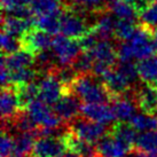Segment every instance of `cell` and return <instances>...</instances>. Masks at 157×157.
<instances>
[{
    "instance_id": "1",
    "label": "cell",
    "mask_w": 157,
    "mask_h": 157,
    "mask_svg": "<svg viewBox=\"0 0 157 157\" xmlns=\"http://www.w3.org/2000/svg\"><path fill=\"white\" fill-rule=\"evenodd\" d=\"M68 92L74 93L84 103L107 105V102L113 100L103 83L92 75H79Z\"/></svg>"
},
{
    "instance_id": "2",
    "label": "cell",
    "mask_w": 157,
    "mask_h": 157,
    "mask_svg": "<svg viewBox=\"0 0 157 157\" xmlns=\"http://www.w3.org/2000/svg\"><path fill=\"white\" fill-rule=\"evenodd\" d=\"M88 53L92 55L94 60L93 72L95 77H102L107 74L111 67L115 64L117 60V49L113 47L110 40H101L99 41L94 48H92Z\"/></svg>"
},
{
    "instance_id": "3",
    "label": "cell",
    "mask_w": 157,
    "mask_h": 157,
    "mask_svg": "<svg viewBox=\"0 0 157 157\" xmlns=\"http://www.w3.org/2000/svg\"><path fill=\"white\" fill-rule=\"evenodd\" d=\"M51 49L59 67H70L80 55L82 47L77 40L63 35H57L53 38Z\"/></svg>"
},
{
    "instance_id": "4",
    "label": "cell",
    "mask_w": 157,
    "mask_h": 157,
    "mask_svg": "<svg viewBox=\"0 0 157 157\" xmlns=\"http://www.w3.org/2000/svg\"><path fill=\"white\" fill-rule=\"evenodd\" d=\"M68 128L76 136H78L79 139L88 141L91 144L99 142L103 136L107 135L108 132H110L107 125L92 122V121L86 119L82 116L75 118L72 122H70L68 124Z\"/></svg>"
},
{
    "instance_id": "5",
    "label": "cell",
    "mask_w": 157,
    "mask_h": 157,
    "mask_svg": "<svg viewBox=\"0 0 157 157\" xmlns=\"http://www.w3.org/2000/svg\"><path fill=\"white\" fill-rule=\"evenodd\" d=\"M28 113L37 124V126L44 127V128H60L64 126V123L56 113L52 111L49 105L45 102L37 99L26 108Z\"/></svg>"
},
{
    "instance_id": "6",
    "label": "cell",
    "mask_w": 157,
    "mask_h": 157,
    "mask_svg": "<svg viewBox=\"0 0 157 157\" xmlns=\"http://www.w3.org/2000/svg\"><path fill=\"white\" fill-rule=\"evenodd\" d=\"M127 43L131 47L134 59H138L139 61L150 57L156 51L153 43L151 29L146 25L136 28L135 33Z\"/></svg>"
},
{
    "instance_id": "7",
    "label": "cell",
    "mask_w": 157,
    "mask_h": 157,
    "mask_svg": "<svg viewBox=\"0 0 157 157\" xmlns=\"http://www.w3.org/2000/svg\"><path fill=\"white\" fill-rule=\"evenodd\" d=\"M92 28L88 26L86 18L83 17L80 13H76L72 10L64 12L61 16V32L71 39H80L87 33Z\"/></svg>"
},
{
    "instance_id": "8",
    "label": "cell",
    "mask_w": 157,
    "mask_h": 157,
    "mask_svg": "<svg viewBox=\"0 0 157 157\" xmlns=\"http://www.w3.org/2000/svg\"><path fill=\"white\" fill-rule=\"evenodd\" d=\"M39 99L48 105H54L57 101L64 95L66 87L62 85L54 72L46 74L38 82Z\"/></svg>"
},
{
    "instance_id": "9",
    "label": "cell",
    "mask_w": 157,
    "mask_h": 157,
    "mask_svg": "<svg viewBox=\"0 0 157 157\" xmlns=\"http://www.w3.org/2000/svg\"><path fill=\"white\" fill-rule=\"evenodd\" d=\"M136 102H135V91L128 92L123 96L113 98L111 100V108L113 115L119 123L131 122L136 113Z\"/></svg>"
},
{
    "instance_id": "10",
    "label": "cell",
    "mask_w": 157,
    "mask_h": 157,
    "mask_svg": "<svg viewBox=\"0 0 157 157\" xmlns=\"http://www.w3.org/2000/svg\"><path fill=\"white\" fill-rule=\"evenodd\" d=\"M79 99L71 92H66L64 95L53 105V111L61 118L63 123L72 122L75 118L79 117L82 105Z\"/></svg>"
},
{
    "instance_id": "11",
    "label": "cell",
    "mask_w": 157,
    "mask_h": 157,
    "mask_svg": "<svg viewBox=\"0 0 157 157\" xmlns=\"http://www.w3.org/2000/svg\"><path fill=\"white\" fill-rule=\"evenodd\" d=\"M22 48L31 52L32 54H38L40 52L49 51L52 48L53 38L39 29H32L21 38Z\"/></svg>"
},
{
    "instance_id": "12",
    "label": "cell",
    "mask_w": 157,
    "mask_h": 157,
    "mask_svg": "<svg viewBox=\"0 0 157 157\" xmlns=\"http://www.w3.org/2000/svg\"><path fill=\"white\" fill-rule=\"evenodd\" d=\"M80 116L92 122H96L108 125L113 123L116 117L113 115V108L108 105H99V103H84L80 108Z\"/></svg>"
},
{
    "instance_id": "13",
    "label": "cell",
    "mask_w": 157,
    "mask_h": 157,
    "mask_svg": "<svg viewBox=\"0 0 157 157\" xmlns=\"http://www.w3.org/2000/svg\"><path fill=\"white\" fill-rule=\"evenodd\" d=\"M63 139L57 138H39L37 139L33 148L36 157H60L67 150Z\"/></svg>"
},
{
    "instance_id": "14",
    "label": "cell",
    "mask_w": 157,
    "mask_h": 157,
    "mask_svg": "<svg viewBox=\"0 0 157 157\" xmlns=\"http://www.w3.org/2000/svg\"><path fill=\"white\" fill-rule=\"evenodd\" d=\"M101 78H102V83L110 93L111 98L125 95L132 90V86L116 68L110 69Z\"/></svg>"
},
{
    "instance_id": "15",
    "label": "cell",
    "mask_w": 157,
    "mask_h": 157,
    "mask_svg": "<svg viewBox=\"0 0 157 157\" xmlns=\"http://www.w3.org/2000/svg\"><path fill=\"white\" fill-rule=\"evenodd\" d=\"M135 102L144 113L154 115L157 110V86L144 84L135 91Z\"/></svg>"
},
{
    "instance_id": "16",
    "label": "cell",
    "mask_w": 157,
    "mask_h": 157,
    "mask_svg": "<svg viewBox=\"0 0 157 157\" xmlns=\"http://www.w3.org/2000/svg\"><path fill=\"white\" fill-rule=\"evenodd\" d=\"M1 118L2 121H10L17 115L22 108L20 105L17 92L14 86L2 88L1 92Z\"/></svg>"
},
{
    "instance_id": "17",
    "label": "cell",
    "mask_w": 157,
    "mask_h": 157,
    "mask_svg": "<svg viewBox=\"0 0 157 157\" xmlns=\"http://www.w3.org/2000/svg\"><path fill=\"white\" fill-rule=\"evenodd\" d=\"M35 63V54L26 51L24 48L10 55H4L1 57V66H5L9 71L32 68Z\"/></svg>"
},
{
    "instance_id": "18",
    "label": "cell",
    "mask_w": 157,
    "mask_h": 157,
    "mask_svg": "<svg viewBox=\"0 0 157 157\" xmlns=\"http://www.w3.org/2000/svg\"><path fill=\"white\" fill-rule=\"evenodd\" d=\"M35 25L33 18H20L12 15H5L2 17V31L14 37H21L32 30Z\"/></svg>"
},
{
    "instance_id": "19",
    "label": "cell",
    "mask_w": 157,
    "mask_h": 157,
    "mask_svg": "<svg viewBox=\"0 0 157 157\" xmlns=\"http://www.w3.org/2000/svg\"><path fill=\"white\" fill-rule=\"evenodd\" d=\"M116 23L117 20H115L113 14L103 10L98 14V18L94 25L92 26V30L95 32V35L100 40H110V38L115 37Z\"/></svg>"
},
{
    "instance_id": "20",
    "label": "cell",
    "mask_w": 157,
    "mask_h": 157,
    "mask_svg": "<svg viewBox=\"0 0 157 157\" xmlns=\"http://www.w3.org/2000/svg\"><path fill=\"white\" fill-rule=\"evenodd\" d=\"M37 141L35 132H18L14 135V149L10 157H29L33 155Z\"/></svg>"
},
{
    "instance_id": "21",
    "label": "cell",
    "mask_w": 157,
    "mask_h": 157,
    "mask_svg": "<svg viewBox=\"0 0 157 157\" xmlns=\"http://www.w3.org/2000/svg\"><path fill=\"white\" fill-rule=\"evenodd\" d=\"M110 134L117 141H119L128 151L135 148L138 135H136V131L132 127L131 124L117 123L110 127Z\"/></svg>"
},
{
    "instance_id": "22",
    "label": "cell",
    "mask_w": 157,
    "mask_h": 157,
    "mask_svg": "<svg viewBox=\"0 0 157 157\" xmlns=\"http://www.w3.org/2000/svg\"><path fill=\"white\" fill-rule=\"evenodd\" d=\"M98 153L101 157H125L130 153L113 135H105L96 144Z\"/></svg>"
},
{
    "instance_id": "23",
    "label": "cell",
    "mask_w": 157,
    "mask_h": 157,
    "mask_svg": "<svg viewBox=\"0 0 157 157\" xmlns=\"http://www.w3.org/2000/svg\"><path fill=\"white\" fill-rule=\"evenodd\" d=\"M32 0H1V7L6 15L20 18H33L31 10Z\"/></svg>"
},
{
    "instance_id": "24",
    "label": "cell",
    "mask_w": 157,
    "mask_h": 157,
    "mask_svg": "<svg viewBox=\"0 0 157 157\" xmlns=\"http://www.w3.org/2000/svg\"><path fill=\"white\" fill-rule=\"evenodd\" d=\"M138 72L140 79L144 84L157 86V55L154 54L150 57L139 61Z\"/></svg>"
},
{
    "instance_id": "25",
    "label": "cell",
    "mask_w": 157,
    "mask_h": 157,
    "mask_svg": "<svg viewBox=\"0 0 157 157\" xmlns=\"http://www.w3.org/2000/svg\"><path fill=\"white\" fill-rule=\"evenodd\" d=\"M62 13L52 14V15H41L36 16L35 26L36 29L44 31L51 36H57L61 31V16Z\"/></svg>"
},
{
    "instance_id": "26",
    "label": "cell",
    "mask_w": 157,
    "mask_h": 157,
    "mask_svg": "<svg viewBox=\"0 0 157 157\" xmlns=\"http://www.w3.org/2000/svg\"><path fill=\"white\" fill-rule=\"evenodd\" d=\"M109 12L117 20L130 21V22H134L139 14V10L136 9V7L128 1H117V2L110 4Z\"/></svg>"
},
{
    "instance_id": "27",
    "label": "cell",
    "mask_w": 157,
    "mask_h": 157,
    "mask_svg": "<svg viewBox=\"0 0 157 157\" xmlns=\"http://www.w3.org/2000/svg\"><path fill=\"white\" fill-rule=\"evenodd\" d=\"M31 10L35 16L62 13L61 0H32Z\"/></svg>"
},
{
    "instance_id": "28",
    "label": "cell",
    "mask_w": 157,
    "mask_h": 157,
    "mask_svg": "<svg viewBox=\"0 0 157 157\" xmlns=\"http://www.w3.org/2000/svg\"><path fill=\"white\" fill-rule=\"evenodd\" d=\"M17 92L18 100H20V105L22 109H26L28 105H31L33 101L39 99V88H38V84L30 83L23 85V86H18L15 87Z\"/></svg>"
},
{
    "instance_id": "29",
    "label": "cell",
    "mask_w": 157,
    "mask_h": 157,
    "mask_svg": "<svg viewBox=\"0 0 157 157\" xmlns=\"http://www.w3.org/2000/svg\"><path fill=\"white\" fill-rule=\"evenodd\" d=\"M135 131L141 133L148 131H157V117L149 113H136L130 122Z\"/></svg>"
},
{
    "instance_id": "30",
    "label": "cell",
    "mask_w": 157,
    "mask_h": 157,
    "mask_svg": "<svg viewBox=\"0 0 157 157\" xmlns=\"http://www.w3.org/2000/svg\"><path fill=\"white\" fill-rule=\"evenodd\" d=\"M135 149L146 154H157V131L140 133L136 139Z\"/></svg>"
},
{
    "instance_id": "31",
    "label": "cell",
    "mask_w": 157,
    "mask_h": 157,
    "mask_svg": "<svg viewBox=\"0 0 157 157\" xmlns=\"http://www.w3.org/2000/svg\"><path fill=\"white\" fill-rule=\"evenodd\" d=\"M72 8L80 12H92L99 14L105 10V0H69Z\"/></svg>"
},
{
    "instance_id": "32",
    "label": "cell",
    "mask_w": 157,
    "mask_h": 157,
    "mask_svg": "<svg viewBox=\"0 0 157 157\" xmlns=\"http://www.w3.org/2000/svg\"><path fill=\"white\" fill-rule=\"evenodd\" d=\"M36 76H37V72L32 68L10 71V85L14 87H18L26 84L33 83Z\"/></svg>"
},
{
    "instance_id": "33",
    "label": "cell",
    "mask_w": 157,
    "mask_h": 157,
    "mask_svg": "<svg viewBox=\"0 0 157 157\" xmlns=\"http://www.w3.org/2000/svg\"><path fill=\"white\" fill-rule=\"evenodd\" d=\"M135 31H136V26H135L134 22L117 20L116 29H115V37L121 40L122 43L128 41L133 37Z\"/></svg>"
},
{
    "instance_id": "34",
    "label": "cell",
    "mask_w": 157,
    "mask_h": 157,
    "mask_svg": "<svg viewBox=\"0 0 157 157\" xmlns=\"http://www.w3.org/2000/svg\"><path fill=\"white\" fill-rule=\"evenodd\" d=\"M94 60L88 52H84L79 55L72 64V68L78 75H90L93 72Z\"/></svg>"
},
{
    "instance_id": "35",
    "label": "cell",
    "mask_w": 157,
    "mask_h": 157,
    "mask_svg": "<svg viewBox=\"0 0 157 157\" xmlns=\"http://www.w3.org/2000/svg\"><path fill=\"white\" fill-rule=\"evenodd\" d=\"M116 69L124 76V78L128 82L132 87L136 84L138 79H140L138 66L134 64L133 62H119L116 66Z\"/></svg>"
},
{
    "instance_id": "36",
    "label": "cell",
    "mask_w": 157,
    "mask_h": 157,
    "mask_svg": "<svg viewBox=\"0 0 157 157\" xmlns=\"http://www.w3.org/2000/svg\"><path fill=\"white\" fill-rule=\"evenodd\" d=\"M21 47H22V41L18 40L17 37H14V36L2 31V33H1V49H2L4 55H10V54L22 49Z\"/></svg>"
},
{
    "instance_id": "37",
    "label": "cell",
    "mask_w": 157,
    "mask_h": 157,
    "mask_svg": "<svg viewBox=\"0 0 157 157\" xmlns=\"http://www.w3.org/2000/svg\"><path fill=\"white\" fill-rule=\"evenodd\" d=\"M140 18L144 25L148 26L150 29L157 28V0L153 1L140 13Z\"/></svg>"
},
{
    "instance_id": "38",
    "label": "cell",
    "mask_w": 157,
    "mask_h": 157,
    "mask_svg": "<svg viewBox=\"0 0 157 157\" xmlns=\"http://www.w3.org/2000/svg\"><path fill=\"white\" fill-rule=\"evenodd\" d=\"M99 41H101V40L98 38V36L95 35V32L92 30V29L88 31L84 37H82V38L78 40L79 45H80V47H82V51H84V52L91 51L92 48L95 47L96 44H98Z\"/></svg>"
},
{
    "instance_id": "39",
    "label": "cell",
    "mask_w": 157,
    "mask_h": 157,
    "mask_svg": "<svg viewBox=\"0 0 157 157\" xmlns=\"http://www.w3.org/2000/svg\"><path fill=\"white\" fill-rule=\"evenodd\" d=\"M1 157H10L14 149V136L10 135L8 132H2L1 135Z\"/></svg>"
},
{
    "instance_id": "40",
    "label": "cell",
    "mask_w": 157,
    "mask_h": 157,
    "mask_svg": "<svg viewBox=\"0 0 157 157\" xmlns=\"http://www.w3.org/2000/svg\"><path fill=\"white\" fill-rule=\"evenodd\" d=\"M117 57L119 62H132V60L134 59L132 49L127 41L126 43H121V44L118 45Z\"/></svg>"
},
{
    "instance_id": "41",
    "label": "cell",
    "mask_w": 157,
    "mask_h": 157,
    "mask_svg": "<svg viewBox=\"0 0 157 157\" xmlns=\"http://www.w3.org/2000/svg\"><path fill=\"white\" fill-rule=\"evenodd\" d=\"M60 157H80L78 154L74 151V150H71V149H67L64 153L62 154Z\"/></svg>"
},
{
    "instance_id": "42",
    "label": "cell",
    "mask_w": 157,
    "mask_h": 157,
    "mask_svg": "<svg viewBox=\"0 0 157 157\" xmlns=\"http://www.w3.org/2000/svg\"><path fill=\"white\" fill-rule=\"evenodd\" d=\"M151 37H153V43L155 48L157 49V28L151 29Z\"/></svg>"
},
{
    "instance_id": "43",
    "label": "cell",
    "mask_w": 157,
    "mask_h": 157,
    "mask_svg": "<svg viewBox=\"0 0 157 157\" xmlns=\"http://www.w3.org/2000/svg\"><path fill=\"white\" fill-rule=\"evenodd\" d=\"M105 1H108L110 4H113V2H117V1H128V2H133L135 0H105Z\"/></svg>"
},
{
    "instance_id": "44",
    "label": "cell",
    "mask_w": 157,
    "mask_h": 157,
    "mask_svg": "<svg viewBox=\"0 0 157 157\" xmlns=\"http://www.w3.org/2000/svg\"><path fill=\"white\" fill-rule=\"evenodd\" d=\"M150 1H156V0H150Z\"/></svg>"
},
{
    "instance_id": "45",
    "label": "cell",
    "mask_w": 157,
    "mask_h": 157,
    "mask_svg": "<svg viewBox=\"0 0 157 157\" xmlns=\"http://www.w3.org/2000/svg\"><path fill=\"white\" fill-rule=\"evenodd\" d=\"M99 157H101V156H99Z\"/></svg>"
}]
</instances>
